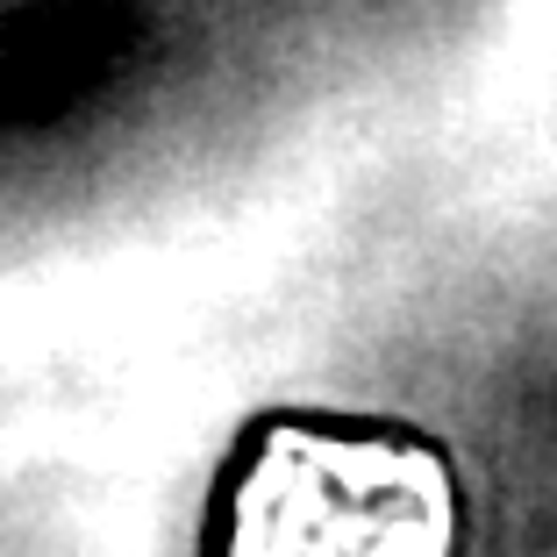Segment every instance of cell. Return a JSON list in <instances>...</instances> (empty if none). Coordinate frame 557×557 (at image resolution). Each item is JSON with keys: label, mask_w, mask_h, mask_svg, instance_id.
<instances>
[{"label": "cell", "mask_w": 557, "mask_h": 557, "mask_svg": "<svg viewBox=\"0 0 557 557\" xmlns=\"http://www.w3.org/2000/svg\"><path fill=\"white\" fill-rule=\"evenodd\" d=\"M258 0H0V222L144 180L244 108Z\"/></svg>", "instance_id": "6da1fadb"}, {"label": "cell", "mask_w": 557, "mask_h": 557, "mask_svg": "<svg viewBox=\"0 0 557 557\" xmlns=\"http://www.w3.org/2000/svg\"><path fill=\"white\" fill-rule=\"evenodd\" d=\"M258 8L272 15V29L278 22H322V29L379 36V29H400V22H422L443 0H258Z\"/></svg>", "instance_id": "7a4b0ae2"}]
</instances>
